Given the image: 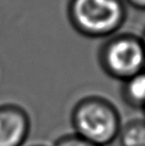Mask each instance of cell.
Listing matches in <instances>:
<instances>
[{
  "label": "cell",
  "mask_w": 145,
  "mask_h": 146,
  "mask_svg": "<svg viewBox=\"0 0 145 146\" xmlns=\"http://www.w3.org/2000/svg\"><path fill=\"white\" fill-rule=\"evenodd\" d=\"M74 133L98 146H107L117 139L122 127L121 114L108 99L89 96L77 102L72 110Z\"/></svg>",
  "instance_id": "cell-1"
},
{
  "label": "cell",
  "mask_w": 145,
  "mask_h": 146,
  "mask_svg": "<svg viewBox=\"0 0 145 146\" xmlns=\"http://www.w3.org/2000/svg\"><path fill=\"white\" fill-rule=\"evenodd\" d=\"M72 14L86 33L107 34L121 25L124 9L118 0H75Z\"/></svg>",
  "instance_id": "cell-2"
},
{
  "label": "cell",
  "mask_w": 145,
  "mask_h": 146,
  "mask_svg": "<svg viewBox=\"0 0 145 146\" xmlns=\"http://www.w3.org/2000/svg\"><path fill=\"white\" fill-rule=\"evenodd\" d=\"M145 49L141 40L123 37L109 46L105 54V68L110 76L125 81L144 70Z\"/></svg>",
  "instance_id": "cell-3"
},
{
  "label": "cell",
  "mask_w": 145,
  "mask_h": 146,
  "mask_svg": "<svg viewBox=\"0 0 145 146\" xmlns=\"http://www.w3.org/2000/svg\"><path fill=\"white\" fill-rule=\"evenodd\" d=\"M31 130L28 112L18 105H0V146H23Z\"/></svg>",
  "instance_id": "cell-4"
},
{
  "label": "cell",
  "mask_w": 145,
  "mask_h": 146,
  "mask_svg": "<svg viewBox=\"0 0 145 146\" xmlns=\"http://www.w3.org/2000/svg\"><path fill=\"white\" fill-rule=\"evenodd\" d=\"M122 98L129 107L143 110L145 107V70L133 75L124 81Z\"/></svg>",
  "instance_id": "cell-5"
},
{
  "label": "cell",
  "mask_w": 145,
  "mask_h": 146,
  "mask_svg": "<svg viewBox=\"0 0 145 146\" xmlns=\"http://www.w3.org/2000/svg\"><path fill=\"white\" fill-rule=\"evenodd\" d=\"M117 139L121 146H145V118H132L122 124Z\"/></svg>",
  "instance_id": "cell-6"
},
{
  "label": "cell",
  "mask_w": 145,
  "mask_h": 146,
  "mask_svg": "<svg viewBox=\"0 0 145 146\" xmlns=\"http://www.w3.org/2000/svg\"><path fill=\"white\" fill-rule=\"evenodd\" d=\"M53 146H98L76 133L65 134L57 140Z\"/></svg>",
  "instance_id": "cell-7"
},
{
  "label": "cell",
  "mask_w": 145,
  "mask_h": 146,
  "mask_svg": "<svg viewBox=\"0 0 145 146\" xmlns=\"http://www.w3.org/2000/svg\"><path fill=\"white\" fill-rule=\"evenodd\" d=\"M129 1H130L136 8L145 10V0H129Z\"/></svg>",
  "instance_id": "cell-8"
},
{
  "label": "cell",
  "mask_w": 145,
  "mask_h": 146,
  "mask_svg": "<svg viewBox=\"0 0 145 146\" xmlns=\"http://www.w3.org/2000/svg\"><path fill=\"white\" fill-rule=\"evenodd\" d=\"M141 41H142V44H143V46H144V49H145V32H144V35H143V38H142Z\"/></svg>",
  "instance_id": "cell-9"
},
{
  "label": "cell",
  "mask_w": 145,
  "mask_h": 146,
  "mask_svg": "<svg viewBox=\"0 0 145 146\" xmlns=\"http://www.w3.org/2000/svg\"><path fill=\"white\" fill-rule=\"evenodd\" d=\"M32 146H45V145H41V144H36V145H32Z\"/></svg>",
  "instance_id": "cell-10"
},
{
  "label": "cell",
  "mask_w": 145,
  "mask_h": 146,
  "mask_svg": "<svg viewBox=\"0 0 145 146\" xmlns=\"http://www.w3.org/2000/svg\"><path fill=\"white\" fill-rule=\"evenodd\" d=\"M143 112H144V118H145V107L143 108Z\"/></svg>",
  "instance_id": "cell-11"
}]
</instances>
